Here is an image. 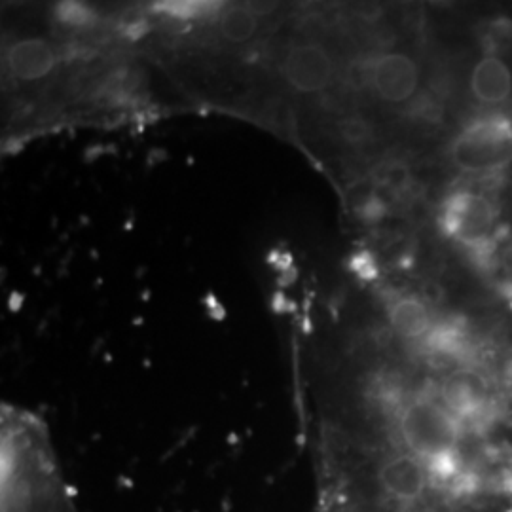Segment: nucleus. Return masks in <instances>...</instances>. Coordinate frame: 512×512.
Segmentation results:
<instances>
[{
  "label": "nucleus",
  "instance_id": "nucleus-1",
  "mask_svg": "<svg viewBox=\"0 0 512 512\" xmlns=\"http://www.w3.org/2000/svg\"><path fill=\"white\" fill-rule=\"evenodd\" d=\"M2 512H74L44 431L12 410L2 420Z\"/></svg>",
  "mask_w": 512,
  "mask_h": 512
},
{
  "label": "nucleus",
  "instance_id": "nucleus-3",
  "mask_svg": "<svg viewBox=\"0 0 512 512\" xmlns=\"http://www.w3.org/2000/svg\"><path fill=\"white\" fill-rule=\"evenodd\" d=\"M495 224L497 203L484 190L459 188L442 203L440 226L448 238L463 247H484L495 234Z\"/></svg>",
  "mask_w": 512,
  "mask_h": 512
},
{
  "label": "nucleus",
  "instance_id": "nucleus-2",
  "mask_svg": "<svg viewBox=\"0 0 512 512\" xmlns=\"http://www.w3.org/2000/svg\"><path fill=\"white\" fill-rule=\"evenodd\" d=\"M450 162L463 175L494 177L512 165V118L480 112L452 137Z\"/></svg>",
  "mask_w": 512,
  "mask_h": 512
},
{
  "label": "nucleus",
  "instance_id": "nucleus-4",
  "mask_svg": "<svg viewBox=\"0 0 512 512\" xmlns=\"http://www.w3.org/2000/svg\"><path fill=\"white\" fill-rule=\"evenodd\" d=\"M365 80L382 103L404 105L420 90V63L404 52H385L366 65Z\"/></svg>",
  "mask_w": 512,
  "mask_h": 512
},
{
  "label": "nucleus",
  "instance_id": "nucleus-10",
  "mask_svg": "<svg viewBox=\"0 0 512 512\" xmlns=\"http://www.w3.org/2000/svg\"><path fill=\"white\" fill-rule=\"evenodd\" d=\"M372 131H374V128L366 122L365 118H359V116L344 118L338 124L340 137L349 145H363L372 137Z\"/></svg>",
  "mask_w": 512,
  "mask_h": 512
},
{
  "label": "nucleus",
  "instance_id": "nucleus-7",
  "mask_svg": "<svg viewBox=\"0 0 512 512\" xmlns=\"http://www.w3.org/2000/svg\"><path fill=\"white\" fill-rule=\"evenodd\" d=\"M387 319L393 336L401 342H420L437 325L431 308L416 296L393 300L387 310Z\"/></svg>",
  "mask_w": 512,
  "mask_h": 512
},
{
  "label": "nucleus",
  "instance_id": "nucleus-12",
  "mask_svg": "<svg viewBox=\"0 0 512 512\" xmlns=\"http://www.w3.org/2000/svg\"><path fill=\"white\" fill-rule=\"evenodd\" d=\"M203 6L202 2H164V4H158L156 10L162 12V14H169L173 18H196L198 14H202Z\"/></svg>",
  "mask_w": 512,
  "mask_h": 512
},
{
  "label": "nucleus",
  "instance_id": "nucleus-9",
  "mask_svg": "<svg viewBox=\"0 0 512 512\" xmlns=\"http://www.w3.org/2000/svg\"><path fill=\"white\" fill-rule=\"evenodd\" d=\"M258 16L253 8L234 6L228 8L220 18V31L222 37L230 42H247L258 31Z\"/></svg>",
  "mask_w": 512,
  "mask_h": 512
},
{
  "label": "nucleus",
  "instance_id": "nucleus-5",
  "mask_svg": "<svg viewBox=\"0 0 512 512\" xmlns=\"http://www.w3.org/2000/svg\"><path fill=\"white\" fill-rule=\"evenodd\" d=\"M281 73L296 92L321 93L330 88L336 76V63L321 44L304 42L287 52Z\"/></svg>",
  "mask_w": 512,
  "mask_h": 512
},
{
  "label": "nucleus",
  "instance_id": "nucleus-8",
  "mask_svg": "<svg viewBox=\"0 0 512 512\" xmlns=\"http://www.w3.org/2000/svg\"><path fill=\"white\" fill-rule=\"evenodd\" d=\"M8 67L14 78L37 82L54 71V48L44 38H23L10 46Z\"/></svg>",
  "mask_w": 512,
  "mask_h": 512
},
{
  "label": "nucleus",
  "instance_id": "nucleus-6",
  "mask_svg": "<svg viewBox=\"0 0 512 512\" xmlns=\"http://www.w3.org/2000/svg\"><path fill=\"white\" fill-rule=\"evenodd\" d=\"M467 84L471 99L482 112H503L512 101V65L503 55H480Z\"/></svg>",
  "mask_w": 512,
  "mask_h": 512
},
{
  "label": "nucleus",
  "instance_id": "nucleus-11",
  "mask_svg": "<svg viewBox=\"0 0 512 512\" xmlns=\"http://www.w3.org/2000/svg\"><path fill=\"white\" fill-rule=\"evenodd\" d=\"M57 19L67 23V25H86L92 21V12L90 8L82 6V4H76V2H65V4H59L57 10Z\"/></svg>",
  "mask_w": 512,
  "mask_h": 512
}]
</instances>
